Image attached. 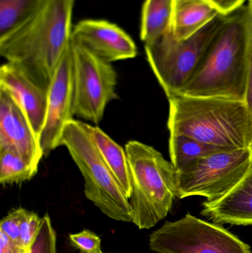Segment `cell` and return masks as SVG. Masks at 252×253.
<instances>
[{"mask_svg": "<svg viewBox=\"0 0 252 253\" xmlns=\"http://www.w3.org/2000/svg\"><path fill=\"white\" fill-rule=\"evenodd\" d=\"M252 167V147L199 158L177 171L176 198L205 197L213 202L227 194Z\"/></svg>", "mask_w": 252, "mask_h": 253, "instance_id": "7", "label": "cell"}, {"mask_svg": "<svg viewBox=\"0 0 252 253\" xmlns=\"http://www.w3.org/2000/svg\"><path fill=\"white\" fill-rule=\"evenodd\" d=\"M220 15L207 0H173L171 31L177 40L195 34Z\"/></svg>", "mask_w": 252, "mask_h": 253, "instance_id": "15", "label": "cell"}, {"mask_svg": "<svg viewBox=\"0 0 252 253\" xmlns=\"http://www.w3.org/2000/svg\"><path fill=\"white\" fill-rule=\"evenodd\" d=\"M251 28L247 5L229 15L179 94L245 102Z\"/></svg>", "mask_w": 252, "mask_h": 253, "instance_id": "2", "label": "cell"}, {"mask_svg": "<svg viewBox=\"0 0 252 253\" xmlns=\"http://www.w3.org/2000/svg\"><path fill=\"white\" fill-rule=\"evenodd\" d=\"M37 171L38 168L13 149L0 150V183L2 185L29 181Z\"/></svg>", "mask_w": 252, "mask_h": 253, "instance_id": "20", "label": "cell"}, {"mask_svg": "<svg viewBox=\"0 0 252 253\" xmlns=\"http://www.w3.org/2000/svg\"><path fill=\"white\" fill-rule=\"evenodd\" d=\"M169 148L171 162L177 171L180 170L188 164L199 158L222 152L238 150L232 147L207 144L182 134L170 135Z\"/></svg>", "mask_w": 252, "mask_h": 253, "instance_id": "17", "label": "cell"}, {"mask_svg": "<svg viewBox=\"0 0 252 253\" xmlns=\"http://www.w3.org/2000/svg\"><path fill=\"white\" fill-rule=\"evenodd\" d=\"M13 149L38 168L43 153L39 141L17 101L0 87V150Z\"/></svg>", "mask_w": 252, "mask_h": 253, "instance_id": "12", "label": "cell"}, {"mask_svg": "<svg viewBox=\"0 0 252 253\" xmlns=\"http://www.w3.org/2000/svg\"><path fill=\"white\" fill-rule=\"evenodd\" d=\"M60 146L66 147L84 178L86 198L109 218L133 222L130 200L104 161L84 123L71 120L62 132Z\"/></svg>", "mask_w": 252, "mask_h": 253, "instance_id": "5", "label": "cell"}, {"mask_svg": "<svg viewBox=\"0 0 252 253\" xmlns=\"http://www.w3.org/2000/svg\"><path fill=\"white\" fill-rule=\"evenodd\" d=\"M47 0H0V39L32 17Z\"/></svg>", "mask_w": 252, "mask_h": 253, "instance_id": "19", "label": "cell"}, {"mask_svg": "<svg viewBox=\"0 0 252 253\" xmlns=\"http://www.w3.org/2000/svg\"><path fill=\"white\" fill-rule=\"evenodd\" d=\"M73 54L72 40L65 50L48 90L45 123L39 138L43 156L60 146L66 125L73 120Z\"/></svg>", "mask_w": 252, "mask_h": 253, "instance_id": "10", "label": "cell"}, {"mask_svg": "<svg viewBox=\"0 0 252 253\" xmlns=\"http://www.w3.org/2000/svg\"><path fill=\"white\" fill-rule=\"evenodd\" d=\"M74 116L99 124L108 104L118 99V75L111 63L72 42Z\"/></svg>", "mask_w": 252, "mask_h": 253, "instance_id": "9", "label": "cell"}, {"mask_svg": "<svg viewBox=\"0 0 252 253\" xmlns=\"http://www.w3.org/2000/svg\"><path fill=\"white\" fill-rule=\"evenodd\" d=\"M218 13L223 16H229L244 5L247 0H207Z\"/></svg>", "mask_w": 252, "mask_h": 253, "instance_id": "25", "label": "cell"}, {"mask_svg": "<svg viewBox=\"0 0 252 253\" xmlns=\"http://www.w3.org/2000/svg\"><path fill=\"white\" fill-rule=\"evenodd\" d=\"M75 0H47L19 28L0 39V55L48 91L71 43Z\"/></svg>", "mask_w": 252, "mask_h": 253, "instance_id": "1", "label": "cell"}, {"mask_svg": "<svg viewBox=\"0 0 252 253\" xmlns=\"http://www.w3.org/2000/svg\"><path fill=\"white\" fill-rule=\"evenodd\" d=\"M71 40L109 63L133 59L138 54L137 46L131 37L108 21H81L72 28Z\"/></svg>", "mask_w": 252, "mask_h": 253, "instance_id": "11", "label": "cell"}, {"mask_svg": "<svg viewBox=\"0 0 252 253\" xmlns=\"http://www.w3.org/2000/svg\"><path fill=\"white\" fill-rule=\"evenodd\" d=\"M0 87L8 91L22 107L39 141L45 123L48 91L7 62L0 68Z\"/></svg>", "mask_w": 252, "mask_h": 253, "instance_id": "13", "label": "cell"}, {"mask_svg": "<svg viewBox=\"0 0 252 253\" xmlns=\"http://www.w3.org/2000/svg\"><path fill=\"white\" fill-rule=\"evenodd\" d=\"M227 17L218 15L185 40H177L170 31L144 44L146 59L167 98L179 94L189 81Z\"/></svg>", "mask_w": 252, "mask_h": 253, "instance_id": "6", "label": "cell"}, {"mask_svg": "<svg viewBox=\"0 0 252 253\" xmlns=\"http://www.w3.org/2000/svg\"><path fill=\"white\" fill-rule=\"evenodd\" d=\"M245 104L250 115L252 130V28L251 34H250V70H249L248 80H247V90H246Z\"/></svg>", "mask_w": 252, "mask_h": 253, "instance_id": "27", "label": "cell"}, {"mask_svg": "<svg viewBox=\"0 0 252 253\" xmlns=\"http://www.w3.org/2000/svg\"><path fill=\"white\" fill-rule=\"evenodd\" d=\"M124 149L131 176L133 223L141 230L152 228L171 211L177 195V170L152 146L130 141Z\"/></svg>", "mask_w": 252, "mask_h": 253, "instance_id": "4", "label": "cell"}, {"mask_svg": "<svg viewBox=\"0 0 252 253\" xmlns=\"http://www.w3.org/2000/svg\"><path fill=\"white\" fill-rule=\"evenodd\" d=\"M173 0H145L141 19L140 37L151 42L171 29Z\"/></svg>", "mask_w": 252, "mask_h": 253, "instance_id": "18", "label": "cell"}, {"mask_svg": "<svg viewBox=\"0 0 252 253\" xmlns=\"http://www.w3.org/2000/svg\"><path fill=\"white\" fill-rule=\"evenodd\" d=\"M149 248L158 253H252L247 244L222 226L189 213L153 232Z\"/></svg>", "mask_w": 252, "mask_h": 253, "instance_id": "8", "label": "cell"}, {"mask_svg": "<svg viewBox=\"0 0 252 253\" xmlns=\"http://www.w3.org/2000/svg\"><path fill=\"white\" fill-rule=\"evenodd\" d=\"M248 7L249 13H250V20H251L252 28V0H248Z\"/></svg>", "mask_w": 252, "mask_h": 253, "instance_id": "28", "label": "cell"}, {"mask_svg": "<svg viewBox=\"0 0 252 253\" xmlns=\"http://www.w3.org/2000/svg\"><path fill=\"white\" fill-rule=\"evenodd\" d=\"M27 210L18 208L10 211L0 222V231L12 240L20 242V225ZM21 243V242H20Z\"/></svg>", "mask_w": 252, "mask_h": 253, "instance_id": "24", "label": "cell"}, {"mask_svg": "<svg viewBox=\"0 0 252 253\" xmlns=\"http://www.w3.org/2000/svg\"><path fill=\"white\" fill-rule=\"evenodd\" d=\"M84 126L126 197L130 199L132 195V181L125 149L117 144L99 126L84 123Z\"/></svg>", "mask_w": 252, "mask_h": 253, "instance_id": "16", "label": "cell"}, {"mask_svg": "<svg viewBox=\"0 0 252 253\" xmlns=\"http://www.w3.org/2000/svg\"><path fill=\"white\" fill-rule=\"evenodd\" d=\"M201 215L216 224L252 225V167L241 181L220 199L203 203Z\"/></svg>", "mask_w": 252, "mask_h": 253, "instance_id": "14", "label": "cell"}, {"mask_svg": "<svg viewBox=\"0 0 252 253\" xmlns=\"http://www.w3.org/2000/svg\"><path fill=\"white\" fill-rule=\"evenodd\" d=\"M28 250L0 231V253H28Z\"/></svg>", "mask_w": 252, "mask_h": 253, "instance_id": "26", "label": "cell"}, {"mask_svg": "<svg viewBox=\"0 0 252 253\" xmlns=\"http://www.w3.org/2000/svg\"><path fill=\"white\" fill-rule=\"evenodd\" d=\"M170 135H187L207 144L252 147V130L245 102L178 94L168 98Z\"/></svg>", "mask_w": 252, "mask_h": 253, "instance_id": "3", "label": "cell"}, {"mask_svg": "<svg viewBox=\"0 0 252 253\" xmlns=\"http://www.w3.org/2000/svg\"><path fill=\"white\" fill-rule=\"evenodd\" d=\"M42 218L37 214L27 211L20 225V242L22 246L29 249L41 227Z\"/></svg>", "mask_w": 252, "mask_h": 253, "instance_id": "23", "label": "cell"}, {"mask_svg": "<svg viewBox=\"0 0 252 253\" xmlns=\"http://www.w3.org/2000/svg\"><path fill=\"white\" fill-rule=\"evenodd\" d=\"M28 253H57L56 231L48 214L42 217L41 227Z\"/></svg>", "mask_w": 252, "mask_h": 253, "instance_id": "21", "label": "cell"}, {"mask_svg": "<svg viewBox=\"0 0 252 253\" xmlns=\"http://www.w3.org/2000/svg\"><path fill=\"white\" fill-rule=\"evenodd\" d=\"M69 239L71 245L82 253H103L100 238L90 230H84L80 233L71 234Z\"/></svg>", "mask_w": 252, "mask_h": 253, "instance_id": "22", "label": "cell"}]
</instances>
